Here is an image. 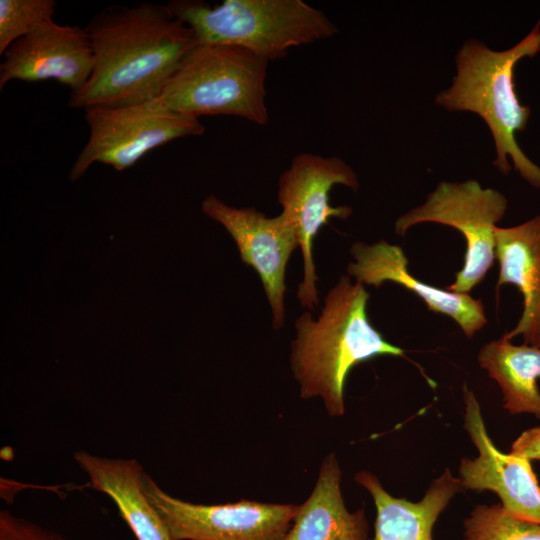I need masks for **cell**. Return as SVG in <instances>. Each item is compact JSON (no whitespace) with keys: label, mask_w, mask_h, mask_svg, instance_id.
Returning a JSON list of instances; mask_svg holds the SVG:
<instances>
[{"label":"cell","mask_w":540,"mask_h":540,"mask_svg":"<svg viewBox=\"0 0 540 540\" xmlns=\"http://www.w3.org/2000/svg\"><path fill=\"white\" fill-rule=\"evenodd\" d=\"M341 475L336 455L328 454L320 466L313 491L297 506L282 540H369L364 510L350 512L346 508Z\"/></svg>","instance_id":"e0dca14e"},{"label":"cell","mask_w":540,"mask_h":540,"mask_svg":"<svg viewBox=\"0 0 540 540\" xmlns=\"http://www.w3.org/2000/svg\"><path fill=\"white\" fill-rule=\"evenodd\" d=\"M540 51V19L531 32L512 48L494 51L484 43L466 41L455 57L457 72L452 85L438 93L435 102L449 111L479 115L492 134L496 159L503 174L514 168L531 185L540 188V168L521 150L515 133L528 123L530 109L519 102L514 84V67L524 57Z\"/></svg>","instance_id":"3957f363"},{"label":"cell","mask_w":540,"mask_h":540,"mask_svg":"<svg viewBox=\"0 0 540 540\" xmlns=\"http://www.w3.org/2000/svg\"><path fill=\"white\" fill-rule=\"evenodd\" d=\"M144 485L173 540H282L298 506L250 500L195 504L168 494L147 474Z\"/></svg>","instance_id":"9c48e42d"},{"label":"cell","mask_w":540,"mask_h":540,"mask_svg":"<svg viewBox=\"0 0 540 540\" xmlns=\"http://www.w3.org/2000/svg\"><path fill=\"white\" fill-rule=\"evenodd\" d=\"M369 297L361 282L342 275L327 293L319 318L306 311L295 322L290 364L300 396L320 397L332 417L345 412V381L355 365L380 355L404 356L371 325Z\"/></svg>","instance_id":"7a4b0ae2"},{"label":"cell","mask_w":540,"mask_h":540,"mask_svg":"<svg viewBox=\"0 0 540 540\" xmlns=\"http://www.w3.org/2000/svg\"><path fill=\"white\" fill-rule=\"evenodd\" d=\"M495 258L500 266L497 290L513 284L524 301L517 325L504 337L521 335L525 344L540 347V216L513 227L497 226Z\"/></svg>","instance_id":"5bb4252c"},{"label":"cell","mask_w":540,"mask_h":540,"mask_svg":"<svg viewBox=\"0 0 540 540\" xmlns=\"http://www.w3.org/2000/svg\"><path fill=\"white\" fill-rule=\"evenodd\" d=\"M74 460L91 488L111 498L137 540H173L146 494V473L136 459L107 458L81 450Z\"/></svg>","instance_id":"9a60e30c"},{"label":"cell","mask_w":540,"mask_h":540,"mask_svg":"<svg viewBox=\"0 0 540 540\" xmlns=\"http://www.w3.org/2000/svg\"><path fill=\"white\" fill-rule=\"evenodd\" d=\"M464 428L478 450L464 457L459 479L465 490L493 491L511 516L540 524V486L529 460L500 452L489 437L475 394L463 387Z\"/></svg>","instance_id":"8fae6325"},{"label":"cell","mask_w":540,"mask_h":540,"mask_svg":"<svg viewBox=\"0 0 540 540\" xmlns=\"http://www.w3.org/2000/svg\"><path fill=\"white\" fill-rule=\"evenodd\" d=\"M507 209L503 194L476 180L441 182L426 201L399 217L395 231L404 235L419 223L434 222L459 230L466 238L465 262L446 290L468 294L484 278L495 259V229Z\"/></svg>","instance_id":"52a82bcc"},{"label":"cell","mask_w":540,"mask_h":540,"mask_svg":"<svg viewBox=\"0 0 540 540\" xmlns=\"http://www.w3.org/2000/svg\"><path fill=\"white\" fill-rule=\"evenodd\" d=\"M463 527V540H540V524L511 516L501 503L477 505Z\"/></svg>","instance_id":"d6986e66"},{"label":"cell","mask_w":540,"mask_h":540,"mask_svg":"<svg viewBox=\"0 0 540 540\" xmlns=\"http://www.w3.org/2000/svg\"><path fill=\"white\" fill-rule=\"evenodd\" d=\"M477 359L500 386L504 409L512 415L529 413L540 418V347L514 345L503 335L482 346Z\"/></svg>","instance_id":"ac0fdd59"},{"label":"cell","mask_w":540,"mask_h":540,"mask_svg":"<svg viewBox=\"0 0 540 540\" xmlns=\"http://www.w3.org/2000/svg\"><path fill=\"white\" fill-rule=\"evenodd\" d=\"M344 185L354 192L359 189L355 171L337 156L325 157L300 153L279 177L278 202L282 212L295 225L303 255V280L297 298L302 307L314 310L319 305L313 262V240L330 217L348 218L352 208L332 207L329 192L334 185Z\"/></svg>","instance_id":"ba28073f"},{"label":"cell","mask_w":540,"mask_h":540,"mask_svg":"<svg viewBox=\"0 0 540 540\" xmlns=\"http://www.w3.org/2000/svg\"><path fill=\"white\" fill-rule=\"evenodd\" d=\"M167 6L199 42L239 46L269 62L338 33L324 12L302 0H224L213 7L173 0Z\"/></svg>","instance_id":"277c9868"},{"label":"cell","mask_w":540,"mask_h":540,"mask_svg":"<svg viewBox=\"0 0 540 540\" xmlns=\"http://www.w3.org/2000/svg\"><path fill=\"white\" fill-rule=\"evenodd\" d=\"M510 454L540 461V427L525 430L511 445Z\"/></svg>","instance_id":"7402d4cb"},{"label":"cell","mask_w":540,"mask_h":540,"mask_svg":"<svg viewBox=\"0 0 540 540\" xmlns=\"http://www.w3.org/2000/svg\"><path fill=\"white\" fill-rule=\"evenodd\" d=\"M354 479L369 492L376 507L374 540H433V527L440 514L456 494L466 491L448 468L432 481L418 502L392 496L369 471L357 472Z\"/></svg>","instance_id":"2e32d148"},{"label":"cell","mask_w":540,"mask_h":540,"mask_svg":"<svg viewBox=\"0 0 540 540\" xmlns=\"http://www.w3.org/2000/svg\"><path fill=\"white\" fill-rule=\"evenodd\" d=\"M350 253L355 262L348 265L347 271L363 285L379 287L385 281H391L405 287L420 297L429 310L451 317L468 338L487 324L480 299L436 288L411 275L401 247L384 240L374 244L357 242Z\"/></svg>","instance_id":"4fadbf2b"},{"label":"cell","mask_w":540,"mask_h":540,"mask_svg":"<svg viewBox=\"0 0 540 540\" xmlns=\"http://www.w3.org/2000/svg\"><path fill=\"white\" fill-rule=\"evenodd\" d=\"M3 55L1 90L12 80L54 79L75 92L88 81L94 66L87 29L54 21L12 43Z\"/></svg>","instance_id":"7c38bea8"},{"label":"cell","mask_w":540,"mask_h":540,"mask_svg":"<svg viewBox=\"0 0 540 540\" xmlns=\"http://www.w3.org/2000/svg\"><path fill=\"white\" fill-rule=\"evenodd\" d=\"M269 61L239 46L198 42L182 58L158 100L198 118L228 115L257 125L269 120L265 81Z\"/></svg>","instance_id":"5b68a950"},{"label":"cell","mask_w":540,"mask_h":540,"mask_svg":"<svg viewBox=\"0 0 540 540\" xmlns=\"http://www.w3.org/2000/svg\"><path fill=\"white\" fill-rule=\"evenodd\" d=\"M85 28L94 66L85 85L70 93L72 109L158 98L182 58L199 42L167 4L110 6Z\"/></svg>","instance_id":"6da1fadb"},{"label":"cell","mask_w":540,"mask_h":540,"mask_svg":"<svg viewBox=\"0 0 540 540\" xmlns=\"http://www.w3.org/2000/svg\"><path fill=\"white\" fill-rule=\"evenodd\" d=\"M201 209L225 227L243 263L256 270L273 313V328H281L285 320L286 266L299 246L295 225L283 213L267 218L252 207H231L214 194L203 200Z\"/></svg>","instance_id":"30bf717a"},{"label":"cell","mask_w":540,"mask_h":540,"mask_svg":"<svg viewBox=\"0 0 540 540\" xmlns=\"http://www.w3.org/2000/svg\"><path fill=\"white\" fill-rule=\"evenodd\" d=\"M0 540H68L55 530L19 517L8 510L0 512Z\"/></svg>","instance_id":"44dd1931"},{"label":"cell","mask_w":540,"mask_h":540,"mask_svg":"<svg viewBox=\"0 0 540 540\" xmlns=\"http://www.w3.org/2000/svg\"><path fill=\"white\" fill-rule=\"evenodd\" d=\"M89 137L69 173L78 180L94 163L123 171L149 151L186 136L202 135L198 118L176 113L153 99L128 105H97L84 109Z\"/></svg>","instance_id":"8992f818"},{"label":"cell","mask_w":540,"mask_h":540,"mask_svg":"<svg viewBox=\"0 0 540 540\" xmlns=\"http://www.w3.org/2000/svg\"><path fill=\"white\" fill-rule=\"evenodd\" d=\"M54 0H0V54L15 41L54 21Z\"/></svg>","instance_id":"ffe728a7"}]
</instances>
